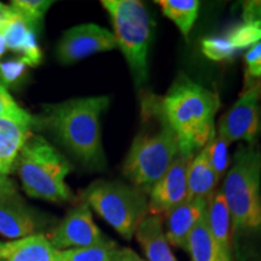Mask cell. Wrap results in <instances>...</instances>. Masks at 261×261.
<instances>
[{
	"label": "cell",
	"mask_w": 261,
	"mask_h": 261,
	"mask_svg": "<svg viewBox=\"0 0 261 261\" xmlns=\"http://www.w3.org/2000/svg\"><path fill=\"white\" fill-rule=\"evenodd\" d=\"M178 152V137L163 113L161 98L145 92L140 97L139 128L123 162V175L148 195Z\"/></svg>",
	"instance_id": "obj_1"
},
{
	"label": "cell",
	"mask_w": 261,
	"mask_h": 261,
	"mask_svg": "<svg viewBox=\"0 0 261 261\" xmlns=\"http://www.w3.org/2000/svg\"><path fill=\"white\" fill-rule=\"evenodd\" d=\"M109 97L73 98L65 102L45 104L35 125L52 136L75 159L92 169L106 167L100 135V115L109 106Z\"/></svg>",
	"instance_id": "obj_2"
},
{
	"label": "cell",
	"mask_w": 261,
	"mask_h": 261,
	"mask_svg": "<svg viewBox=\"0 0 261 261\" xmlns=\"http://www.w3.org/2000/svg\"><path fill=\"white\" fill-rule=\"evenodd\" d=\"M160 98L163 113L178 137L179 150L197 154L215 132V114L220 108L218 93L179 73Z\"/></svg>",
	"instance_id": "obj_3"
},
{
	"label": "cell",
	"mask_w": 261,
	"mask_h": 261,
	"mask_svg": "<svg viewBox=\"0 0 261 261\" xmlns=\"http://www.w3.org/2000/svg\"><path fill=\"white\" fill-rule=\"evenodd\" d=\"M221 191L230 212L232 234H260L261 149L257 142L238 145Z\"/></svg>",
	"instance_id": "obj_4"
},
{
	"label": "cell",
	"mask_w": 261,
	"mask_h": 261,
	"mask_svg": "<svg viewBox=\"0 0 261 261\" xmlns=\"http://www.w3.org/2000/svg\"><path fill=\"white\" fill-rule=\"evenodd\" d=\"M14 171L29 197L55 203L73 198L65 184V177L71 171L70 163L44 137H29L15 160Z\"/></svg>",
	"instance_id": "obj_5"
},
{
	"label": "cell",
	"mask_w": 261,
	"mask_h": 261,
	"mask_svg": "<svg viewBox=\"0 0 261 261\" xmlns=\"http://www.w3.org/2000/svg\"><path fill=\"white\" fill-rule=\"evenodd\" d=\"M102 5L112 18L116 45L126 58L136 87L148 80V51L152 21L139 0H103Z\"/></svg>",
	"instance_id": "obj_6"
},
{
	"label": "cell",
	"mask_w": 261,
	"mask_h": 261,
	"mask_svg": "<svg viewBox=\"0 0 261 261\" xmlns=\"http://www.w3.org/2000/svg\"><path fill=\"white\" fill-rule=\"evenodd\" d=\"M84 197L85 203L128 241L150 214L148 195L120 180L94 181L86 189Z\"/></svg>",
	"instance_id": "obj_7"
},
{
	"label": "cell",
	"mask_w": 261,
	"mask_h": 261,
	"mask_svg": "<svg viewBox=\"0 0 261 261\" xmlns=\"http://www.w3.org/2000/svg\"><path fill=\"white\" fill-rule=\"evenodd\" d=\"M261 81L244 87L242 93L226 114L221 116L217 135L228 145L237 140L256 143L260 130Z\"/></svg>",
	"instance_id": "obj_8"
},
{
	"label": "cell",
	"mask_w": 261,
	"mask_h": 261,
	"mask_svg": "<svg viewBox=\"0 0 261 261\" xmlns=\"http://www.w3.org/2000/svg\"><path fill=\"white\" fill-rule=\"evenodd\" d=\"M40 218L19 194L8 175L0 174V233L11 240H21L34 234Z\"/></svg>",
	"instance_id": "obj_9"
},
{
	"label": "cell",
	"mask_w": 261,
	"mask_h": 261,
	"mask_svg": "<svg viewBox=\"0 0 261 261\" xmlns=\"http://www.w3.org/2000/svg\"><path fill=\"white\" fill-rule=\"evenodd\" d=\"M117 47L112 32L94 23L75 25L63 33L56 48L61 64L69 65L98 52L112 51Z\"/></svg>",
	"instance_id": "obj_10"
},
{
	"label": "cell",
	"mask_w": 261,
	"mask_h": 261,
	"mask_svg": "<svg viewBox=\"0 0 261 261\" xmlns=\"http://www.w3.org/2000/svg\"><path fill=\"white\" fill-rule=\"evenodd\" d=\"M194 155L179 150L167 171L155 182L148 194L149 213L165 215L188 197V172Z\"/></svg>",
	"instance_id": "obj_11"
},
{
	"label": "cell",
	"mask_w": 261,
	"mask_h": 261,
	"mask_svg": "<svg viewBox=\"0 0 261 261\" xmlns=\"http://www.w3.org/2000/svg\"><path fill=\"white\" fill-rule=\"evenodd\" d=\"M107 238L93 221L90 207L81 203L71 210L51 234L50 242L57 250L79 249L102 243Z\"/></svg>",
	"instance_id": "obj_12"
},
{
	"label": "cell",
	"mask_w": 261,
	"mask_h": 261,
	"mask_svg": "<svg viewBox=\"0 0 261 261\" xmlns=\"http://www.w3.org/2000/svg\"><path fill=\"white\" fill-rule=\"evenodd\" d=\"M0 35L4 39L6 50L21 55V58L28 67L40 64L42 54L35 37V31L10 6L4 12Z\"/></svg>",
	"instance_id": "obj_13"
},
{
	"label": "cell",
	"mask_w": 261,
	"mask_h": 261,
	"mask_svg": "<svg viewBox=\"0 0 261 261\" xmlns=\"http://www.w3.org/2000/svg\"><path fill=\"white\" fill-rule=\"evenodd\" d=\"M208 210V202L203 200H184L165 214L166 238L169 246L188 252L189 237Z\"/></svg>",
	"instance_id": "obj_14"
},
{
	"label": "cell",
	"mask_w": 261,
	"mask_h": 261,
	"mask_svg": "<svg viewBox=\"0 0 261 261\" xmlns=\"http://www.w3.org/2000/svg\"><path fill=\"white\" fill-rule=\"evenodd\" d=\"M35 125V117L31 115L0 116V174L12 172L14 162L19 150L31 137V129Z\"/></svg>",
	"instance_id": "obj_15"
},
{
	"label": "cell",
	"mask_w": 261,
	"mask_h": 261,
	"mask_svg": "<svg viewBox=\"0 0 261 261\" xmlns=\"http://www.w3.org/2000/svg\"><path fill=\"white\" fill-rule=\"evenodd\" d=\"M207 223L211 236L224 261H233L232 227L231 218L223 191H217L208 202Z\"/></svg>",
	"instance_id": "obj_16"
},
{
	"label": "cell",
	"mask_w": 261,
	"mask_h": 261,
	"mask_svg": "<svg viewBox=\"0 0 261 261\" xmlns=\"http://www.w3.org/2000/svg\"><path fill=\"white\" fill-rule=\"evenodd\" d=\"M135 236L146 261H178L166 238L161 215L149 214L137 228Z\"/></svg>",
	"instance_id": "obj_17"
},
{
	"label": "cell",
	"mask_w": 261,
	"mask_h": 261,
	"mask_svg": "<svg viewBox=\"0 0 261 261\" xmlns=\"http://www.w3.org/2000/svg\"><path fill=\"white\" fill-rule=\"evenodd\" d=\"M219 177L212 167L207 148L201 149L194 155L188 172L189 200H203L210 202L213 197Z\"/></svg>",
	"instance_id": "obj_18"
},
{
	"label": "cell",
	"mask_w": 261,
	"mask_h": 261,
	"mask_svg": "<svg viewBox=\"0 0 261 261\" xmlns=\"http://www.w3.org/2000/svg\"><path fill=\"white\" fill-rule=\"evenodd\" d=\"M5 261H61L60 250L42 233L15 240Z\"/></svg>",
	"instance_id": "obj_19"
},
{
	"label": "cell",
	"mask_w": 261,
	"mask_h": 261,
	"mask_svg": "<svg viewBox=\"0 0 261 261\" xmlns=\"http://www.w3.org/2000/svg\"><path fill=\"white\" fill-rule=\"evenodd\" d=\"M188 253L192 261H224L211 236L207 213L198 221L189 237Z\"/></svg>",
	"instance_id": "obj_20"
},
{
	"label": "cell",
	"mask_w": 261,
	"mask_h": 261,
	"mask_svg": "<svg viewBox=\"0 0 261 261\" xmlns=\"http://www.w3.org/2000/svg\"><path fill=\"white\" fill-rule=\"evenodd\" d=\"M163 15L172 19L185 38L189 37L197 18L200 2L197 0H160Z\"/></svg>",
	"instance_id": "obj_21"
},
{
	"label": "cell",
	"mask_w": 261,
	"mask_h": 261,
	"mask_svg": "<svg viewBox=\"0 0 261 261\" xmlns=\"http://www.w3.org/2000/svg\"><path fill=\"white\" fill-rule=\"evenodd\" d=\"M120 248L110 240L79 249L60 250L61 261H115Z\"/></svg>",
	"instance_id": "obj_22"
},
{
	"label": "cell",
	"mask_w": 261,
	"mask_h": 261,
	"mask_svg": "<svg viewBox=\"0 0 261 261\" xmlns=\"http://www.w3.org/2000/svg\"><path fill=\"white\" fill-rule=\"evenodd\" d=\"M225 44L227 45L231 51L236 52L246 47H252L253 45L261 41V27L250 23H241L236 25L227 33L226 35L221 37Z\"/></svg>",
	"instance_id": "obj_23"
},
{
	"label": "cell",
	"mask_w": 261,
	"mask_h": 261,
	"mask_svg": "<svg viewBox=\"0 0 261 261\" xmlns=\"http://www.w3.org/2000/svg\"><path fill=\"white\" fill-rule=\"evenodd\" d=\"M52 4L54 2H47V0H14L11 2L10 8L21 15L25 22L34 31H37Z\"/></svg>",
	"instance_id": "obj_24"
},
{
	"label": "cell",
	"mask_w": 261,
	"mask_h": 261,
	"mask_svg": "<svg viewBox=\"0 0 261 261\" xmlns=\"http://www.w3.org/2000/svg\"><path fill=\"white\" fill-rule=\"evenodd\" d=\"M208 151V159L213 167L214 172L217 173L218 177L223 178L226 174L228 169V163H230V159H228V144L223 138H220L214 132L212 137L205 144Z\"/></svg>",
	"instance_id": "obj_25"
},
{
	"label": "cell",
	"mask_w": 261,
	"mask_h": 261,
	"mask_svg": "<svg viewBox=\"0 0 261 261\" xmlns=\"http://www.w3.org/2000/svg\"><path fill=\"white\" fill-rule=\"evenodd\" d=\"M28 64L21 57L0 61V84L9 90L19 85L27 71Z\"/></svg>",
	"instance_id": "obj_26"
},
{
	"label": "cell",
	"mask_w": 261,
	"mask_h": 261,
	"mask_svg": "<svg viewBox=\"0 0 261 261\" xmlns=\"http://www.w3.org/2000/svg\"><path fill=\"white\" fill-rule=\"evenodd\" d=\"M246 75H244V87L250 86L256 81H261V41L253 45L244 56Z\"/></svg>",
	"instance_id": "obj_27"
},
{
	"label": "cell",
	"mask_w": 261,
	"mask_h": 261,
	"mask_svg": "<svg viewBox=\"0 0 261 261\" xmlns=\"http://www.w3.org/2000/svg\"><path fill=\"white\" fill-rule=\"evenodd\" d=\"M29 113L16 103L6 87L0 84V116H27Z\"/></svg>",
	"instance_id": "obj_28"
},
{
	"label": "cell",
	"mask_w": 261,
	"mask_h": 261,
	"mask_svg": "<svg viewBox=\"0 0 261 261\" xmlns=\"http://www.w3.org/2000/svg\"><path fill=\"white\" fill-rule=\"evenodd\" d=\"M243 22L261 27V2L244 3Z\"/></svg>",
	"instance_id": "obj_29"
},
{
	"label": "cell",
	"mask_w": 261,
	"mask_h": 261,
	"mask_svg": "<svg viewBox=\"0 0 261 261\" xmlns=\"http://www.w3.org/2000/svg\"><path fill=\"white\" fill-rule=\"evenodd\" d=\"M115 261H146V260L142 259V257H140L135 250L129 249V248H122V249H119V252H117Z\"/></svg>",
	"instance_id": "obj_30"
},
{
	"label": "cell",
	"mask_w": 261,
	"mask_h": 261,
	"mask_svg": "<svg viewBox=\"0 0 261 261\" xmlns=\"http://www.w3.org/2000/svg\"><path fill=\"white\" fill-rule=\"evenodd\" d=\"M11 242H0V261H5L8 257L10 249H11Z\"/></svg>",
	"instance_id": "obj_31"
},
{
	"label": "cell",
	"mask_w": 261,
	"mask_h": 261,
	"mask_svg": "<svg viewBox=\"0 0 261 261\" xmlns=\"http://www.w3.org/2000/svg\"><path fill=\"white\" fill-rule=\"evenodd\" d=\"M5 51H6L5 41H4V39H3L2 35H0V58L3 57V55L5 54Z\"/></svg>",
	"instance_id": "obj_32"
},
{
	"label": "cell",
	"mask_w": 261,
	"mask_h": 261,
	"mask_svg": "<svg viewBox=\"0 0 261 261\" xmlns=\"http://www.w3.org/2000/svg\"><path fill=\"white\" fill-rule=\"evenodd\" d=\"M3 17H4V12H0V25H2V22H3Z\"/></svg>",
	"instance_id": "obj_33"
}]
</instances>
